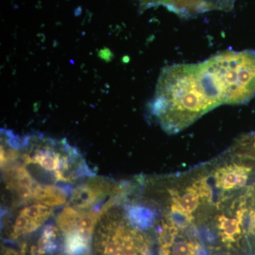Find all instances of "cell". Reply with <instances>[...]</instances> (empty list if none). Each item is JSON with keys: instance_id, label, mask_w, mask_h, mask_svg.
<instances>
[{"instance_id": "obj_1", "label": "cell", "mask_w": 255, "mask_h": 255, "mask_svg": "<svg viewBox=\"0 0 255 255\" xmlns=\"http://www.w3.org/2000/svg\"><path fill=\"white\" fill-rule=\"evenodd\" d=\"M255 97V50H226L204 62L164 68L150 112L162 130L175 134L222 105Z\"/></svg>"}, {"instance_id": "obj_2", "label": "cell", "mask_w": 255, "mask_h": 255, "mask_svg": "<svg viewBox=\"0 0 255 255\" xmlns=\"http://www.w3.org/2000/svg\"><path fill=\"white\" fill-rule=\"evenodd\" d=\"M19 157L38 184L70 185L93 173L78 149L65 140L42 135L20 139Z\"/></svg>"}, {"instance_id": "obj_3", "label": "cell", "mask_w": 255, "mask_h": 255, "mask_svg": "<svg viewBox=\"0 0 255 255\" xmlns=\"http://www.w3.org/2000/svg\"><path fill=\"white\" fill-rule=\"evenodd\" d=\"M125 186L126 182L118 184L107 177H88L74 188L69 203L70 205L87 211L102 210L96 207L102 203H109L106 202L107 199H119Z\"/></svg>"}, {"instance_id": "obj_4", "label": "cell", "mask_w": 255, "mask_h": 255, "mask_svg": "<svg viewBox=\"0 0 255 255\" xmlns=\"http://www.w3.org/2000/svg\"><path fill=\"white\" fill-rule=\"evenodd\" d=\"M53 210L41 203L34 202L23 206L14 216L10 237L17 239L34 232L51 217Z\"/></svg>"}, {"instance_id": "obj_5", "label": "cell", "mask_w": 255, "mask_h": 255, "mask_svg": "<svg viewBox=\"0 0 255 255\" xmlns=\"http://www.w3.org/2000/svg\"><path fill=\"white\" fill-rule=\"evenodd\" d=\"M235 0H162V6L182 16L194 15L211 10H230Z\"/></svg>"}, {"instance_id": "obj_6", "label": "cell", "mask_w": 255, "mask_h": 255, "mask_svg": "<svg viewBox=\"0 0 255 255\" xmlns=\"http://www.w3.org/2000/svg\"><path fill=\"white\" fill-rule=\"evenodd\" d=\"M72 191L70 185L39 184L33 194V202L41 203L54 209L69 202Z\"/></svg>"}]
</instances>
